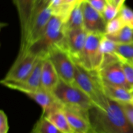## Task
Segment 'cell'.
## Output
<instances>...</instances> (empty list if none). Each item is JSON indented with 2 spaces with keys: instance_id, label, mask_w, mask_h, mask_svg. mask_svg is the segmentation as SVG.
<instances>
[{
  "instance_id": "6da1fadb",
  "label": "cell",
  "mask_w": 133,
  "mask_h": 133,
  "mask_svg": "<svg viewBox=\"0 0 133 133\" xmlns=\"http://www.w3.org/2000/svg\"><path fill=\"white\" fill-rule=\"evenodd\" d=\"M88 117L91 133H133V126L119 103L107 96L101 105L88 110Z\"/></svg>"
},
{
  "instance_id": "7a4b0ae2",
  "label": "cell",
  "mask_w": 133,
  "mask_h": 133,
  "mask_svg": "<svg viewBox=\"0 0 133 133\" xmlns=\"http://www.w3.org/2000/svg\"><path fill=\"white\" fill-rule=\"evenodd\" d=\"M66 32L64 20L58 16L53 14L42 35L27 50L37 57H46L52 48L62 42Z\"/></svg>"
},
{
  "instance_id": "3957f363",
  "label": "cell",
  "mask_w": 133,
  "mask_h": 133,
  "mask_svg": "<svg viewBox=\"0 0 133 133\" xmlns=\"http://www.w3.org/2000/svg\"><path fill=\"white\" fill-rule=\"evenodd\" d=\"M53 94L63 107L88 112L94 105L92 99L74 83L60 80Z\"/></svg>"
},
{
  "instance_id": "277c9868",
  "label": "cell",
  "mask_w": 133,
  "mask_h": 133,
  "mask_svg": "<svg viewBox=\"0 0 133 133\" xmlns=\"http://www.w3.org/2000/svg\"><path fill=\"white\" fill-rule=\"evenodd\" d=\"M74 83L92 99L96 106L101 105L106 97L101 88L98 73L88 71L77 62Z\"/></svg>"
},
{
  "instance_id": "5b68a950",
  "label": "cell",
  "mask_w": 133,
  "mask_h": 133,
  "mask_svg": "<svg viewBox=\"0 0 133 133\" xmlns=\"http://www.w3.org/2000/svg\"><path fill=\"white\" fill-rule=\"evenodd\" d=\"M104 35L88 33L85 45L80 58L75 61L88 71L98 72L103 61L101 42Z\"/></svg>"
},
{
  "instance_id": "8992f818",
  "label": "cell",
  "mask_w": 133,
  "mask_h": 133,
  "mask_svg": "<svg viewBox=\"0 0 133 133\" xmlns=\"http://www.w3.org/2000/svg\"><path fill=\"white\" fill-rule=\"evenodd\" d=\"M38 57L28 50L19 52L16 59L1 83H19L25 80L35 68Z\"/></svg>"
},
{
  "instance_id": "52a82bcc",
  "label": "cell",
  "mask_w": 133,
  "mask_h": 133,
  "mask_svg": "<svg viewBox=\"0 0 133 133\" xmlns=\"http://www.w3.org/2000/svg\"><path fill=\"white\" fill-rule=\"evenodd\" d=\"M46 57L52 62L61 80L71 84L74 83L75 62L68 52L57 45L49 51Z\"/></svg>"
},
{
  "instance_id": "ba28073f",
  "label": "cell",
  "mask_w": 133,
  "mask_h": 133,
  "mask_svg": "<svg viewBox=\"0 0 133 133\" xmlns=\"http://www.w3.org/2000/svg\"><path fill=\"white\" fill-rule=\"evenodd\" d=\"M97 73L102 81L132 90L126 80L122 61L117 55L104 56L103 64Z\"/></svg>"
},
{
  "instance_id": "9c48e42d",
  "label": "cell",
  "mask_w": 133,
  "mask_h": 133,
  "mask_svg": "<svg viewBox=\"0 0 133 133\" xmlns=\"http://www.w3.org/2000/svg\"><path fill=\"white\" fill-rule=\"evenodd\" d=\"M53 15V12L51 8L39 0L30 24L26 41L25 51L42 35Z\"/></svg>"
},
{
  "instance_id": "30bf717a",
  "label": "cell",
  "mask_w": 133,
  "mask_h": 133,
  "mask_svg": "<svg viewBox=\"0 0 133 133\" xmlns=\"http://www.w3.org/2000/svg\"><path fill=\"white\" fill-rule=\"evenodd\" d=\"M39 0H12L16 7L20 26V46L19 52L25 51L26 41L34 12Z\"/></svg>"
},
{
  "instance_id": "8fae6325",
  "label": "cell",
  "mask_w": 133,
  "mask_h": 133,
  "mask_svg": "<svg viewBox=\"0 0 133 133\" xmlns=\"http://www.w3.org/2000/svg\"><path fill=\"white\" fill-rule=\"evenodd\" d=\"M88 32L84 28L66 31L63 41L60 45L68 52L74 61L80 58L87 41Z\"/></svg>"
},
{
  "instance_id": "7c38bea8",
  "label": "cell",
  "mask_w": 133,
  "mask_h": 133,
  "mask_svg": "<svg viewBox=\"0 0 133 133\" xmlns=\"http://www.w3.org/2000/svg\"><path fill=\"white\" fill-rule=\"evenodd\" d=\"M83 27L88 33L105 35L107 22L103 14L94 9L87 1H82Z\"/></svg>"
},
{
  "instance_id": "4fadbf2b",
  "label": "cell",
  "mask_w": 133,
  "mask_h": 133,
  "mask_svg": "<svg viewBox=\"0 0 133 133\" xmlns=\"http://www.w3.org/2000/svg\"><path fill=\"white\" fill-rule=\"evenodd\" d=\"M44 57H38L37 62L28 77L23 81L19 83H1L3 85L10 89L23 93L27 91L40 89L41 87V74Z\"/></svg>"
},
{
  "instance_id": "5bb4252c",
  "label": "cell",
  "mask_w": 133,
  "mask_h": 133,
  "mask_svg": "<svg viewBox=\"0 0 133 133\" xmlns=\"http://www.w3.org/2000/svg\"><path fill=\"white\" fill-rule=\"evenodd\" d=\"M23 94L35 101L42 109L41 116H45L49 112L57 109L63 107V105L58 102L53 92L46 90L42 88L32 91H27Z\"/></svg>"
},
{
  "instance_id": "9a60e30c",
  "label": "cell",
  "mask_w": 133,
  "mask_h": 133,
  "mask_svg": "<svg viewBox=\"0 0 133 133\" xmlns=\"http://www.w3.org/2000/svg\"><path fill=\"white\" fill-rule=\"evenodd\" d=\"M63 110L74 133L92 132L88 120V111H83L67 107H63Z\"/></svg>"
},
{
  "instance_id": "2e32d148",
  "label": "cell",
  "mask_w": 133,
  "mask_h": 133,
  "mask_svg": "<svg viewBox=\"0 0 133 133\" xmlns=\"http://www.w3.org/2000/svg\"><path fill=\"white\" fill-rule=\"evenodd\" d=\"M100 83L103 93L110 99L118 103L132 102V95L131 90L120 86L109 84L101 79Z\"/></svg>"
},
{
  "instance_id": "e0dca14e",
  "label": "cell",
  "mask_w": 133,
  "mask_h": 133,
  "mask_svg": "<svg viewBox=\"0 0 133 133\" xmlns=\"http://www.w3.org/2000/svg\"><path fill=\"white\" fill-rule=\"evenodd\" d=\"M60 78L52 62L48 57H44L41 74V87L53 92L60 81Z\"/></svg>"
},
{
  "instance_id": "ac0fdd59",
  "label": "cell",
  "mask_w": 133,
  "mask_h": 133,
  "mask_svg": "<svg viewBox=\"0 0 133 133\" xmlns=\"http://www.w3.org/2000/svg\"><path fill=\"white\" fill-rule=\"evenodd\" d=\"M44 117L50 121L62 133H74L65 115L63 107L51 112Z\"/></svg>"
},
{
  "instance_id": "d6986e66",
  "label": "cell",
  "mask_w": 133,
  "mask_h": 133,
  "mask_svg": "<svg viewBox=\"0 0 133 133\" xmlns=\"http://www.w3.org/2000/svg\"><path fill=\"white\" fill-rule=\"evenodd\" d=\"M66 31L83 27V12L82 1L77 4L70 11L65 21Z\"/></svg>"
},
{
  "instance_id": "ffe728a7",
  "label": "cell",
  "mask_w": 133,
  "mask_h": 133,
  "mask_svg": "<svg viewBox=\"0 0 133 133\" xmlns=\"http://www.w3.org/2000/svg\"><path fill=\"white\" fill-rule=\"evenodd\" d=\"M82 0H58L55 5L52 7L53 14L62 18L66 21L70 11L77 3Z\"/></svg>"
},
{
  "instance_id": "44dd1931",
  "label": "cell",
  "mask_w": 133,
  "mask_h": 133,
  "mask_svg": "<svg viewBox=\"0 0 133 133\" xmlns=\"http://www.w3.org/2000/svg\"><path fill=\"white\" fill-rule=\"evenodd\" d=\"M105 36L118 44H129L132 42L133 29L124 25L116 34Z\"/></svg>"
},
{
  "instance_id": "7402d4cb",
  "label": "cell",
  "mask_w": 133,
  "mask_h": 133,
  "mask_svg": "<svg viewBox=\"0 0 133 133\" xmlns=\"http://www.w3.org/2000/svg\"><path fill=\"white\" fill-rule=\"evenodd\" d=\"M32 129L36 133H62L50 121L41 116Z\"/></svg>"
},
{
  "instance_id": "603a6c76",
  "label": "cell",
  "mask_w": 133,
  "mask_h": 133,
  "mask_svg": "<svg viewBox=\"0 0 133 133\" xmlns=\"http://www.w3.org/2000/svg\"><path fill=\"white\" fill-rule=\"evenodd\" d=\"M116 55L120 60L129 61L133 63V42L129 44H118Z\"/></svg>"
},
{
  "instance_id": "cb8c5ba5",
  "label": "cell",
  "mask_w": 133,
  "mask_h": 133,
  "mask_svg": "<svg viewBox=\"0 0 133 133\" xmlns=\"http://www.w3.org/2000/svg\"><path fill=\"white\" fill-rule=\"evenodd\" d=\"M118 44L109 39L105 35L103 36L101 42V51L104 56H111L116 55Z\"/></svg>"
},
{
  "instance_id": "d4e9b609",
  "label": "cell",
  "mask_w": 133,
  "mask_h": 133,
  "mask_svg": "<svg viewBox=\"0 0 133 133\" xmlns=\"http://www.w3.org/2000/svg\"><path fill=\"white\" fill-rule=\"evenodd\" d=\"M118 16L124 25L133 29V10L131 8L124 4L119 9Z\"/></svg>"
},
{
  "instance_id": "484cf974",
  "label": "cell",
  "mask_w": 133,
  "mask_h": 133,
  "mask_svg": "<svg viewBox=\"0 0 133 133\" xmlns=\"http://www.w3.org/2000/svg\"><path fill=\"white\" fill-rule=\"evenodd\" d=\"M124 26L119 16H116L112 20L107 22L106 26L105 35H112L118 32Z\"/></svg>"
},
{
  "instance_id": "4316f807",
  "label": "cell",
  "mask_w": 133,
  "mask_h": 133,
  "mask_svg": "<svg viewBox=\"0 0 133 133\" xmlns=\"http://www.w3.org/2000/svg\"><path fill=\"white\" fill-rule=\"evenodd\" d=\"M119 10V9L112 3H108L106 7L104 9L102 13L104 19H105L107 23L115 18L116 16H118Z\"/></svg>"
},
{
  "instance_id": "83f0119b",
  "label": "cell",
  "mask_w": 133,
  "mask_h": 133,
  "mask_svg": "<svg viewBox=\"0 0 133 133\" xmlns=\"http://www.w3.org/2000/svg\"><path fill=\"white\" fill-rule=\"evenodd\" d=\"M122 61L123 71L125 75L126 80L131 89L133 88V63L129 61L120 60Z\"/></svg>"
},
{
  "instance_id": "f1b7e54d",
  "label": "cell",
  "mask_w": 133,
  "mask_h": 133,
  "mask_svg": "<svg viewBox=\"0 0 133 133\" xmlns=\"http://www.w3.org/2000/svg\"><path fill=\"white\" fill-rule=\"evenodd\" d=\"M129 122L133 126V103L132 102L119 103Z\"/></svg>"
},
{
  "instance_id": "f546056e",
  "label": "cell",
  "mask_w": 133,
  "mask_h": 133,
  "mask_svg": "<svg viewBox=\"0 0 133 133\" xmlns=\"http://www.w3.org/2000/svg\"><path fill=\"white\" fill-rule=\"evenodd\" d=\"M92 7L102 14L108 4L107 0H86Z\"/></svg>"
},
{
  "instance_id": "4dcf8cb0",
  "label": "cell",
  "mask_w": 133,
  "mask_h": 133,
  "mask_svg": "<svg viewBox=\"0 0 133 133\" xmlns=\"http://www.w3.org/2000/svg\"><path fill=\"white\" fill-rule=\"evenodd\" d=\"M9 129L7 116L3 110H1L0 111V133H7Z\"/></svg>"
},
{
  "instance_id": "1f68e13d",
  "label": "cell",
  "mask_w": 133,
  "mask_h": 133,
  "mask_svg": "<svg viewBox=\"0 0 133 133\" xmlns=\"http://www.w3.org/2000/svg\"><path fill=\"white\" fill-rule=\"evenodd\" d=\"M125 1V0H112V3L114 5H115L118 9H120V8L124 5Z\"/></svg>"
},
{
  "instance_id": "d6a6232c",
  "label": "cell",
  "mask_w": 133,
  "mask_h": 133,
  "mask_svg": "<svg viewBox=\"0 0 133 133\" xmlns=\"http://www.w3.org/2000/svg\"><path fill=\"white\" fill-rule=\"evenodd\" d=\"M131 92H132V103H133V88L132 89V90H131Z\"/></svg>"
},
{
  "instance_id": "836d02e7",
  "label": "cell",
  "mask_w": 133,
  "mask_h": 133,
  "mask_svg": "<svg viewBox=\"0 0 133 133\" xmlns=\"http://www.w3.org/2000/svg\"><path fill=\"white\" fill-rule=\"evenodd\" d=\"M30 133H36V132H35V131H34V130H33V129H32V131H31V132H30Z\"/></svg>"
},
{
  "instance_id": "e575fe53",
  "label": "cell",
  "mask_w": 133,
  "mask_h": 133,
  "mask_svg": "<svg viewBox=\"0 0 133 133\" xmlns=\"http://www.w3.org/2000/svg\"><path fill=\"white\" fill-rule=\"evenodd\" d=\"M107 1L109 3H112V0H107Z\"/></svg>"
},
{
  "instance_id": "d590c367",
  "label": "cell",
  "mask_w": 133,
  "mask_h": 133,
  "mask_svg": "<svg viewBox=\"0 0 133 133\" xmlns=\"http://www.w3.org/2000/svg\"><path fill=\"white\" fill-rule=\"evenodd\" d=\"M82 1H86V0H82Z\"/></svg>"
},
{
  "instance_id": "8d00e7d4",
  "label": "cell",
  "mask_w": 133,
  "mask_h": 133,
  "mask_svg": "<svg viewBox=\"0 0 133 133\" xmlns=\"http://www.w3.org/2000/svg\"><path fill=\"white\" fill-rule=\"evenodd\" d=\"M132 42H133V38H132Z\"/></svg>"
}]
</instances>
